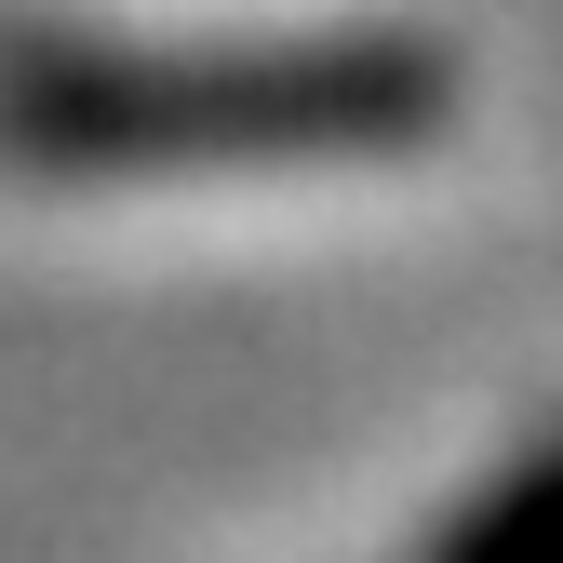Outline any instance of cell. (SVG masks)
<instances>
[{"mask_svg":"<svg viewBox=\"0 0 563 563\" xmlns=\"http://www.w3.org/2000/svg\"><path fill=\"white\" fill-rule=\"evenodd\" d=\"M456 563H563V483H537V497H510L497 523H483Z\"/></svg>","mask_w":563,"mask_h":563,"instance_id":"1","label":"cell"}]
</instances>
